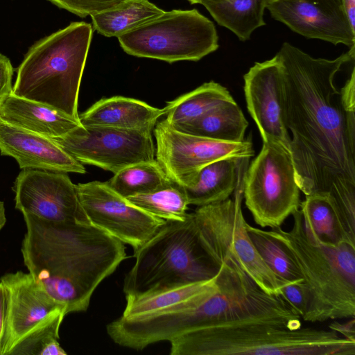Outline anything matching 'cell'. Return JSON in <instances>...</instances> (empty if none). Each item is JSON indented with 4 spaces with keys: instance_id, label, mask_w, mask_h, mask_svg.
I'll list each match as a JSON object with an SVG mask.
<instances>
[{
    "instance_id": "1",
    "label": "cell",
    "mask_w": 355,
    "mask_h": 355,
    "mask_svg": "<svg viewBox=\"0 0 355 355\" xmlns=\"http://www.w3.org/2000/svg\"><path fill=\"white\" fill-rule=\"evenodd\" d=\"M276 55L296 182L305 196L329 195L355 230L354 67L342 87L335 83L354 60L355 45L334 60L314 58L288 42Z\"/></svg>"
},
{
    "instance_id": "2",
    "label": "cell",
    "mask_w": 355,
    "mask_h": 355,
    "mask_svg": "<svg viewBox=\"0 0 355 355\" xmlns=\"http://www.w3.org/2000/svg\"><path fill=\"white\" fill-rule=\"evenodd\" d=\"M23 216L28 272L66 314L85 311L96 288L126 258L123 243L90 224Z\"/></svg>"
},
{
    "instance_id": "3",
    "label": "cell",
    "mask_w": 355,
    "mask_h": 355,
    "mask_svg": "<svg viewBox=\"0 0 355 355\" xmlns=\"http://www.w3.org/2000/svg\"><path fill=\"white\" fill-rule=\"evenodd\" d=\"M92 35V24L78 21L35 42L17 69L12 93L79 120V89Z\"/></svg>"
},
{
    "instance_id": "4",
    "label": "cell",
    "mask_w": 355,
    "mask_h": 355,
    "mask_svg": "<svg viewBox=\"0 0 355 355\" xmlns=\"http://www.w3.org/2000/svg\"><path fill=\"white\" fill-rule=\"evenodd\" d=\"M171 355H354L355 342L329 329L265 323L201 328L171 341Z\"/></svg>"
},
{
    "instance_id": "5",
    "label": "cell",
    "mask_w": 355,
    "mask_h": 355,
    "mask_svg": "<svg viewBox=\"0 0 355 355\" xmlns=\"http://www.w3.org/2000/svg\"><path fill=\"white\" fill-rule=\"evenodd\" d=\"M134 257L124 279L125 298L208 281L220 268L205 248L192 213L183 220L166 221Z\"/></svg>"
},
{
    "instance_id": "6",
    "label": "cell",
    "mask_w": 355,
    "mask_h": 355,
    "mask_svg": "<svg viewBox=\"0 0 355 355\" xmlns=\"http://www.w3.org/2000/svg\"><path fill=\"white\" fill-rule=\"evenodd\" d=\"M290 231L271 232L297 265L309 293L302 320L324 322L355 315V245H324L306 233L300 209Z\"/></svg>"
},
{
    "instance_id": "7",
    "label": "cell",
    "mask_w": 355,
    "mask_h": 355,
    "mask_svg": "<svg viewBox=\"0 0 355 355\" xmlns=\"http://www.w3.org/2000/svg\"><path fill=\"white\" fill-rule=\"evenodd\" d=\"M117 38L130 55L169 63L198 61L219 46L214 23L196 9L164 11Z\"/></svg>"
},
{
    "instance_id": "8",
    "label": "cell",
    "mask_w": 355,
    "mask_h": 355,
    "mask_svg": "<svg viewBox=\"0 0 355 355\" xmlns=\"http://www.w3.org/2000/svg\"><path fill=\"white\" fill-rule=\"evenodd\" d=\"M236 189L234 198L197 207L192 213L201 239L218 265L231 261L266 293L280 295L275 276L248 235L241 209L243 184Z\"/></svg>"
},
{
    "instance_id": "9",
    "label": "cell",
    "mask_w": 355,
    "mask_h": 355,
    "mask_svg": "<svg viewBox=\"0 0 355 355\" xmlns=\"http://www.w3.org/2000/svg\"><path fill=\"white\" fill-rule=\"evenodd\" d=\"M300 187L289 152L279 144L263 141L243 183L247 208L261 227H281L300 209Z\"/></svg>"
},
{
    "instance_id": "10",
    "label": "cell",
    "mask_w": 355,
    "mask_h": 355,
    "mask_svg": "<svg viewBox=\"0 0 355 355\" xmlns=\"http://www.w3.org/2000/svg\"><path fill=\"white\" fill-rule=\"evenodd\" d=\"M155 159L168 179L183 187L192 184L207 164L225 158L248 159L254 155L250 140L227 142L185 133L165 119L154 129Z\"/></svg>"
},
{
    "instance_id": "11",
    "label": "cell",
    "mask_w": 355,
    "mask_h": 355,
    "mask_svg": "<svg viewBox=\"0 0 355 355\" xmlns=\"http://www.w3.org/2000/svg\"><path fill=\"white\" fill-rule=\"evenodd\" d=\"M53 140L80 163L114 174L133 164L155 159L152 132L81 125Z\"/></svg>"
},
{
    "instance_id": "12",
    "label": "cell",
    "mask_w": 355,
    "mask_h": 355,
    "mask_svg": "<svg viewBox=\"0 0 355 355\" xmlns=\"http://www.w3.org/2000/svg\"><path fill=\"white\" fill-rule=\"evenodd\" d=\"M78 198L88 223L137 250L166 220L131 203L107 183L93 181L76 184Z\"/></svg>"
},
{
    "instance_id": "13",
    "label": "cell",
    "mask_w": 355,
    "mask_h": 355,
    "mask_svg": "<svg viewBox=\"0 0 355 355\" xmlns=\"http://www.w3.org/2000/svg\"><path fill=\"white\" fill-rule=\"evenodd\" d=\"M15 208L53 222L89 224L80 205L76 184L66 173L22 169L14 182Z\"/></svg>"
},
{
    "instance_id": "14",
    "label": "cell",
    "mask_w": 355,
    "mask_h": 355,
    "mask_svg": "<svg viewBox=\"0 0 355 355\" xmlns=\"http://www.w3.org/2000/svg\"><path fill=\"white\" fill-rule=\"evenodd\" d=\"M243 79L248 110L263 141L279 144L290 153L291 138L285 122L284 73L277 55L255 62Z\"/></svg>"
},
{
    "instance_id": "15",
    "label": "cell",
    "mask_w": 355,
    "mask_h": 355,
    "mask_svg": "<svg viewBox=\"0 0 355 355\" xmlns=\"http://www.w3.org/2000/svg\"><path fill=\"white\" fill-rule=\"evenodd\" d=\"M271 17L308 39L355 45L341 0H267Z\"/></svg>"
},
{
    "instance_id": "16",
    "label": "cell",
    "mask_w": 355,
    "mask_h": 355,
    "mask_svg": "<svg viewBox=\"0 0 355 355\" xmlns=\"http://www.w3.org/2000/svg\"><path fill=\"white\" fill-rule=\"evenodd\" d=\"M0 282L7 300L3 344V355H7L31 329L51 314L65 311L29 272L6 273L0 277Z\"/></svg>"
},
{
    "instance_id": "17",
    "label": "cell",
    "mask_w": 355,
    "mask_h": 355,
    "mask_svg": "<svg viewBox=\"0 0 355 355\" xmlns=\"http://www.w3.org/2000/svg\"><path fill=\"white\" fill-rule=\"evenodd\" d=\"M0 153L14 158L21 169L86 173L83 164L53 139L14 126L1 119Z\"/></svg>"
},
{
    "instance_id": "18",
    "label": "cell",
    "mask_w": 355,
    "mask_h": 355,
    "mask_svg": "<svg viewBox=\"0 0 355 355\" xmlns=\"http://www.w3.org/2000/svg\"><path fill=\"white\" fill-rule=\"evenodd\" d=\"M164 109L132 98H103L79 115L84 126H103L152 132Z\"/></svg>"
},
{
    "instance_id": "19",
    "label": "cell",
    "mask_w": 355,
    "mask_h": 355,
    "mask_svg": "<svg viewBox=\"0 0 355 355\" xmlns=\"http://www.w3.org/2000/svg\"><path fill=\"white\" fill-rule=\"evenodd\" d=\"M0 119L14 126L52 139L61 137L82 125L79 120L12 93L0 106Z\"/></svg>"
},
{
    "instance_id": "20",
    "label": "cell",
    "mask_w": 355,
    "mask_h": 355,
    "mask_svg": "<svg viewBox=\"0 0 355 355\" xmlns=\"http://www.w3.org/2000/svg\"><path fill=\"white\" fill-rule=\"evenodd\" d=\"M304 228L315 242L329 246L355 245L352 230L338 206L327 194L312 193L300 204Z\"/></svg>"
},
{
    "instance_id": "21",
    "label": "cell",
    "mask_w": 355,
    "mask_h": 355,
    "mask_svg": "<svg viewBox=\"0 0 355 355\" xmlns=\"http://www.w3.org/2000/svg\"><path fill=\"white\" fill-rule=\"evenodd\" d=\"M241 160L225 158L203 167L193 183L184 187L189 205L200 207L229 198L238 185Z\"/></svg>"
},
{
    "instance_id": "22",
    "label": "cell",
    "mask_w": 355,
    "mask_h": 355,
    "mask_svg": "<svg viewBox=\"0 0 355 355\" xmlns=\"http://www.w3.org/2000/svg\"><path fill=\"white\" fill-rule=\"evenodd\" d=\"M216 278L217 275L208 281L138 297L126 298V306L121 316L132 318L178 310L213 292L216 288Z\"/></svg>"
},
{
    "instance_id": "23",
    "label": "cell",
    "mask_w": 355,
    "mask_h": 355,
    "mask_svg": "<svg viewBox=\"0 0 355 355\" xmlns=\"http://www.w3.org/2000/svg\"><path fill=\"white\" fill-rule=\"evenodd\" d=\"M248 123L234 101L225 102L198 119L177 127V130L227 142H240ZM172 127V126H171Z\"/></svg>"
},
{
    "instance_id": "24",
    "label": "cell",
    "mask_w": 355,
    "mask_h": 355,
    "mask_svg": "<svg viewBox=\"0 0 355 355\" xmlns=\"http://www.w3.org/2000/svg\"><path fill=\"white\" fill-rule=\"evenodd\" d=\"M215 21L230 30L241 41L250 39L253 31L266 25L263 12L267 0H197Z\"/></svg>"
},
{
    "instance_id": "25",
    "label": "cell",
    "mask_w": 355,
    "mask_h": 355,
    "mask_svg": "<svg viewBox=\"0 0 355 355\" xmlns=\"http://www.w3.org/2000/svg\"><path fill=\"white\" fill-rule=\"evenodd\" d=\"M229 91L214 81L167 103L164 107L165 121L172 127L192 122L220 105L233 101Z\"/></svg>"
},
{
    "instance_id": "26",
    "label": "cell",
    "mask_w": 355,
    "mask_h": 355,
    "mask_svg": "<svg viewBox=\"0 0 355 355\" xmlns=\"http://www.w3.org/2000/svg\"><path fill=\"white\" fill-rule=\"evenodd\" d=\"M164 11L148 0H125L91 17L93 29L106 37H119Z\"/></svg>"
},
{
    "instance_id": "27",
    "label": "cell",
    "mask_w": 355,
    "mask_h": 355,
    "mask_svg": "<svg viewBox=\"0 0 355 355\" xmlns=\"http://www.w3.org/2000/svg\"><path fill=\"white\" fill-rule=\"evenodd\" d=\"M246 229L260 257L275 276L279 291L284 284L304 280L293 257L271 230L265 231L248 223Z\"/></svg>"
},
{
    "instance_id": "28",
    "label": "cell",
    "mask_w": 355,
    "mask_h": 355,
    "mask_svg": "<svg viewBox=\"0 0 355 355\" xmlns=\"http://www.w3.org/2000/svg\"><path fill=\"white\" fill-rule=\"evenodd\" d=\"M144 211L166 221L183 220L188 200L184 187L171 181L152 191L126 198Z\"/></svg>"
},
{
    "instance_id": "29",
    "label": "cell",
    "mask_w": 355,
    "mask_h": 355,
    "mask_svg": "<svg viewBox=\"0 0 355 355\" xmlns=\"http://www.w3.org/2000/svg\"><path fill=\"white\" fill-rule=\"evenodd\" d=\"M171 180L156 159L128 166L110 178L107 183L125 198L152 191Z\"/></svg>"
},
{
    "instance_id": "30",
    "label": "cell",
    "mask_w": 355,
    "mask_h": 355,
    "mask_svg": "<svg viewBox=\"0 0 355 355\" xmlns=\"http://www.w3.org/2000/svg\"><path fill=\"white\" fill-rule=\"evenodd\" d=\"M66 315L58 311L39 322L13 345L7 355H65L60 345L59 329Z\"/></svg>"
},
{
    "instance_id": "31",
    "label": "cell",
    "mask_w": 355,
    "mask_h": 355,
    "mask_svg": "<svg viewBox=\"0 0 355 355\" xmlns=\"http://www.w3.org/2000/svg\"><path fill=\"white\" fill-rule=\"evenodd\" d=\"M56 6L80 17L113 8L125 0H49Z\"/></svg>"
},
{
    "instance_id": "32",
    "label": "cell",
    "mask_w": 355,
    "mask_h": 355,
    "mask_svg": "<svg viewBox=\"0 0 355 355\" xmlns=\"http://www.w3.org/2000/svg\"><path fill=\"white\" fill-rule=\"evenodd\" d=\"M280 295L301 318L307 309L309 293L303 281L286 284L279 288Z\"/></svg>"
},
{
    "instance_id": "33",
    "label": "cell",
    "mask_w": 355,
    "mask_h": 355,
    "mask_svg": "<svg viewBox=\"0 0 355 355\" xmlns=\"http://www.w3.org/2000/svg\"><path fill=\"white\" fill-rule=\"evenodd\" d=\"M13 72L9 58L0 53V106L12 92Z\"/></svg>"
},
{
    "instance_id": "34",
    "label": "cell",
    "mask_w": 355,
    "mask_h": 355,
    "mask_svg": "<svg viewBox=\"0 0 355 355\" xmlns=\"http://www.w3.org/2000/svg\"><path fill=\"white\" fill-rule=\"evenodd\" d=\"M329 329L340 334L347 340L355 342V320L349 318L346 322H333L329 324Z\"/></svg>"
},
{
    "instance_id": "35",
    "label": "cell",
    "mask_w": 355,
    "mask_h": 355,
    "mask_svg": "<svg viewBox=\"0 0 355 355\" xmlns=\"http://www.w3.org/2000/svg\"><path fill=\"white\" fill-rule=\"evenodd\" d=\"M7 300L5 289L0 282V355H3V344L6 333Z\"/></svg>"
},
{
    "instance_id": "36",
    "label": "cell",
    "mask_w": 355,
    "mask_h": 355,
    "mask_svg": "<svg viewBox=\"0 0 355 355\" xmlns=\"http://www.w3.org/2000/svg\"><path fill=\"white\" fill-rule=\"evenodd\" d=\"M341 2L352 29L355 32V0H341Z\"/></svg>"
},
{
    "instance_id": "37",
    "label": "cell",
    "mask_w": 355,
    "mask_h": 355,
    "mask_svg": "<svg viewBox=\"0 0 355 355\" xmlns=\"http://www.w3.org/2000/svg\"><path fill=\"white\" fill-rule=\"evenodd\" d=\"M6 209L4 202L0 200V231L6 225Z\"/></svg>"
},
{
    "instance_id": "38",
    "label": "cell",
    "mask_w": 355,
    "mask_h": 355,
    "mask_svg": "<svg viewBox=\"0 0 355 355\" xmlns=\"http://www.w3.org/2000/svg\"><path fill=\"white\" fill-rule=\"evenodd\" d=\"M187 1H189L191 3H196L197 0H187Z\"/></svg>"
}]
</instances>
